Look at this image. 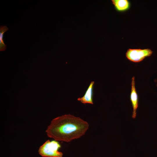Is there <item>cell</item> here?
<instances>
[{"instance_id":"6da1fadb","label":"cell","mask_w":157,"mask_h":157,"mask_svg":"<svg viewBox=\"0 0 157 157\" xmlns=\"http://www.w3.org/2000/svg\"><path fill=\"white\" fill-rule=\"evenodd\" d=\"M89 127L88 122L80 117L65 114L53 119L46 132L55 140L69 142L84 135Z\"/></svg>"},{"instance_id":"7a4b0ae2","label":"cell","mask_w":157,"mask_h":157,"mask_svg":"<svg viewBox=\"0 0 157 157\" xmlns=\"http://www.w3.org/2000/svg\"><path fill=\"white\" fill-rule=\"evenodd\" d=\"M60 147L58 141L48 140L40 147L38 152L43 157H62L63 153L58 151Z\"/></svg>"},{"instance_id":"3957f363","label":"cell","mask_w":157,"mask_h":157,"mask_svg":"<svg viewBox=\"0 0 157 157\" xmlns=\"http://www.w3.org/2000/svg\"><path fill=\"white\" fill-rule=\"evenodd\" d=\"M153 51L147 48L144 49H131L127 50L126 53V56L130 61L134 62H140L145 58L151 56Z\"/></svg>"},{"instance_id":"277c9868","label":"cell","mask_w":157,"mask_h":157,"mask_svg":"<svg viewBox=\"0 0 157 157\" xmlns=\"http://www.w3.org/2000/svg\"><path fill=\"white\" fill-rule=\"evenodd\" d=\"M131 90L130 95V100L133 108L132 117L135 118L136 116V110L138 106V97L135 87V77L132 78Z\"/></svg>"},{"instance_id":"5b68a950","label":"cell","mask_w":157,"mask_h":157,"mask_svg":"<svg viewBox=\"0 0 157 157\" xmlns=\"http://www.w3.org/2000/svg\"><path fill=\"white\" fill-rule=\"evenodd\" d=\"M94 82L92 81L87 89L83 96L78 98L77 100L84 104H93L94 86Z\"/></svg>"},{"instance_id":"8992f818","label":"cell","mask_w":157,"mask_h":157,"mask_svg":"<svg viewBox=\"0 0 157 157\" xmlns=\"http://www.w3.org/2000/svg\"><path fill=\"white\" fill-rule=\"evenodd\" d=\"M115 10L119 12H125L130 8L131 3L128 0H111Z\"/></svg>"},{"instance_id":"52a82bcc","label":"cell","mask_w":157,"mask_h":157,"mask_svg":"<svg viewBox=\"0 0 157 157\" xmlns=\"http://www.w3.org/2000/svg\"><path fill=\"white\" fill-rule=\"evenodd\" d=\"M8 30L6 26H0V51H4L6 49V45L5 44L3 37L5 32Z\"/></svg>"}]
</instances>
